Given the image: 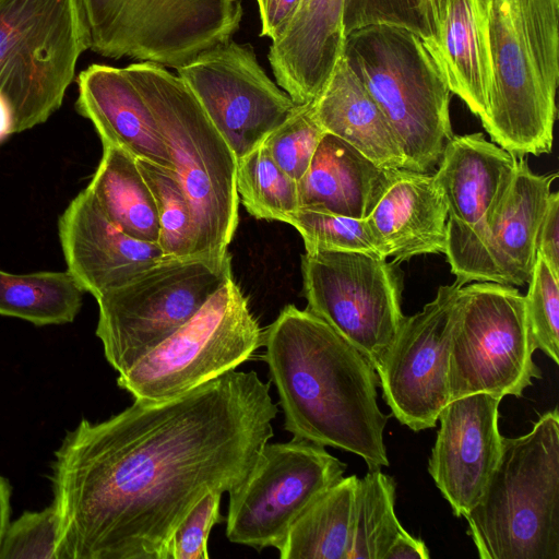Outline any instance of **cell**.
<instances>
[{
	"label": "cell",
	"mask_w": 559,
	"mask_h": 559,
	"mask_svg": "<svg viewBox=\"0 0 559 559\" xmlns=\"http://www.w3.org/2000/svg\"><path fill=\"white\" fill-rule=\"evenodd\" d=\"M525 297L512 285L460 288L449 359L450 401L475 393L520 397L542 371L533 359Z\"/></svg>",
	"instance_id": "obj_10"
},
{
	"label": "cell",
	"mask_w": 559,
	"mask_h": 559,
	"mask_svg": "<svg viewBox=\"0 0 559 559\" xmlns=\"http://www.w3.org/2000/svg\"><path fill=\"white\" fill-rule=\"evenodd\" d=\"M372 25L405 28L421 40L428 36L421 0H344L343 32Z\"/></svg>",
	"instance_id": "obj_36"
},
{
	"label": "cell",
	"mask_w": 559,
	"mask_h": 559,
	"mask_svg": "<svg viewBox=\"0 0 559 559\" xmlns=\"http://www.w3.org/2000/svg\"><path fill=\"white\" fill-rule=\"evenodd\" d=\"M358 477H342L319 495L277 548L282 559H348Z\"/></svg>",
	"instance_id": "obj_27"
},
{
	"label": "cell",
	"mask_w": 559,
	"mask_h": 559,
	"mask_svg": "<svg viewBox=\"0 0 559 559\" xmlns=\"http://www.w3.org/2000/svg\"><path fill=\"white\" fill-rule=\"evenodd\" d=\"M391 170L379 167L344 140L324 133L297 182L299 206L364 219L384 191Z\"/></svg>",
	"instance_id": "obj_24"
},
{
	"label": "cell",
	"mask_w": 559,
	"mask_h": 559,
	"mask_svg": "<svg viewBox=\"0 0 559 559\" xmlns=\"http://www.w3.org/2000/svg\"><path fill=\"white\" fill-rule=\"evenodd\" d=\"M84 50L178 69L233 39L241 0H71Z\"/></svg>",
	"instance_id": "obj_7"
},
{
	"label": "cell",
	"mask_w": 559,
	"mask_h": 559,
	"mask_svg": "<svg viewBox=\"0 0 559 559\" xmlns=\"http://www.w3.org/2000/svg\"><path fill=\"white\" fill-rule=\"evenodd\" d=\"M14 133V120L11 107L0 93V144Z\"/></svg>",
	"instance_id": "obj_42"
},
{
	"label": "cell",
	"mask_w": 559,
	"mask_h": 559,
	"mask_svg": "<svg viewBox=\"0 0 559 559\" xmlns=\"http://www.w3.org/2000/svg\"><path fill=\"white\" fill-rule=\"evenodd\" d=\"M276 415L255 371L230 370L165 402L82 419L50 468L60 559H164L198 501L247 479Z\"/></svg>",
	"instance_id": "obj_1"
},
{
	"label": "cell",
	"mask_w": 559,
	"mask_h": 559,
	"mask_svg": "<svg viewBox=\"0 0 559 559\" xmlns=\"http://www.w3.org/2000/svg\"><path fill=\"white\" fill-rule=\"evenodd\" d=\"M481 559H559V414L502 437L498 463L464 515Z\"/></svg>",
	"instance_id": "obj_5"
},
{
	"label": "cell",
	"mask_w": 559,
	"mask_h": 559,
	"mask_svg": "<svg viewBox=\"0 0 559 559\" xmlns=\"http://www.w3.org/2000/svg\"><path fill=\"white\" fill-rule=\"evenodd\" d=\"M262 344L263 332L233 277L190 320L118 373L117 384L136 401L165 402L235 370Z\"/></svg>",
	"instance_id": "obj_9"
},
{
	"label": "cell",
	"mask_w": 559,
	"mask_h": 559,
	"mask_svg": "<svg viewBox=\"0 0 559 559\" xmlns=\"http://www.w3.org/2000/svg\"><path fill=\"white\" fill-rule=\"evenodd\" d=\"M156 204L158 246L165 258L191 257L192 218L189 202L171 169L135 159Z\"/></svg>",
	"instance_id": "obj_32"
},
{
	"label": "cell",
	"mask_w": 559,
	"mask_h": 559,
	"mask_svg": "<svg viewBox=\"0 0 559 559\" xmlns=\"http://www.w3.org/2000/svg\"><path fill=\"white\" fill-rule=\"evenodd\" d=\"M405 528L395 514V481L381 469L358 478L348 559H384Z\"/></svg>",
	"instance_id": "obj_29"
},
{
	"label": "cell",
	"mask_w": 559,
	"mask_h": 559,
	"mask_svg": "<svg viewBox=\"0 0 559 559\" xmlns=\"http://www.w3.org/2000/svg\"><path fill=\"white\" fill-rule=\"evenodd\" d=\"M314 109L325 133L349 143L381 168H404V154L386 118L343 56L314 99Z\"/></svg>",
	"instance_id": "obj_25"
},
{
	"label": "cell",
	"mask_w": 559,
	"mask_h": 559,
	"mask_svg": "<svg viewBox=\"0 0 559 559\" xmlns=\"http://www.w3.org/2000/svg\"><path fill=\"white\" fill-rule=\"evenodd\" d=\"M86 189L123 233L142 241H158L155 200L133 156L103 145L102 158Z\"/></svg>",
	"instance_id": "obj_26"
},
{
	"label": "cell",
	"mask_w": 559,
	"mask_h": 559,
	"mask_svg": "<svg viewBox=\"0 0 559 559\" xmlns=\"http://www.w3.org/2000/svg\"><path fill=\"white\" fill-rule=\"evenodd\" d=\"M239 201L258 219L280 221L299 207L297 181L273 160L262 143L237 160Z\"/></svg>",
	"instance_id": "obj_30"
},
{
	"label": "cell",
	"mask_w": 559,
	"mask_h": 559,
	"mask_svg": "<svg viewBox=\"0 0 559 559\" xmlns=\"http://www.w3.org/2000/svg\"><path fill=\"white\" fill-rule=\"evenodd\" d=\"M84 51L71 0H0V93L14 133L61 107Z\"/></svg>",
	"instance_id": "obj_11"
},
{
	"label": "cell",
	"mask_w": 559,
	"mask_h": 559,
	"mask_svg": "<svg viewBox=\"0 0 559 559\" xmlns=\"http://www.w3.org/2000/svg\"><path fill=\"white\" fill-rule=\"evenodd\" d=\"M557 176L536 175L519 157L507 194L486 219L475 228L447 234L444 253L455 285L528 284L537 259L538 228Z\"/></svg>",
	"instance_id": "obj_15"
},
{
	"label": "cell",
	"mask_w": 559,
	"mask_h": 559,
	"mask_svg": "<svg viewBox=\"0 0 559 559\" xmlns=\"http://www.w3.org/2000/svg\"><path fill=\"white\" fill-rule=\"evenodd\" d=\"M264 361L294 437L360 456L369 471L389 466L388 416L370 361L324 320L287 305L263 332Z\"/></svg>",
	"instance_id": "obj_2"
},
{
	"label": "cell",
	"mask_w": 559,
	"mask_h": 559,
	"mask_svg": "<svg viewBox=\"0 0 559 559\" xmlns=\"http://www.w3.org/2000/svg\"><path fill=\"white\" fill-rule=\"evenodd\" d=\"M300 0H257L261 21V37L271 40L285 29Z\"/></svg>",
	"instance_id": "obj_39"
},
{
	"label": "cell",
	"mask_w": 559,
	"mask_h": 559,
	"mask_svg": "<svg viewBox=\"0 0 559 559\" xmlns=\"http://www.w3.org/2000/svg\"><path fill=\"white\" fill-rule=\"evenodd\" d=\"M366 221L393 262L445 251L448 210L431 174L392 169Z\"/></svg>",
	"instance_id": "obj_23"
},
{
	"label": "cell",
	"mask_w": 559,
	"mask_h": 559,
	"mask_svg": "<svg viewBox=\"0 0 559 559\" xmlns=\"http://www.w3.org/2000/svg\"><path fill=\"white\" fill-rule=\"evenodd\" d=\"M343 57L386 118L404 169L428 173L452 139L445 79L411 31L372 25L345 38Z\"/></svg>",
	"instance_id": "obj_6"
},
{
	"label": "cell",
	"mask_w": 559,
	"mask_h": 559,
	"mask_svg": "<svg viewBox=\"0 0 559 559\" xmlns=\"http://www.w3.org/2000/svg\"><path fill=\"white\" fill-rule=\"evenodd\" d=\"M233 278L231 258H164L96 297V336L121 373L190 320Z\"/></svg>",
	"instance_id": "obj_8"
},
{
	"label": "cell",
	"mask_w": 559,
	"mask_h": 559,
	"mask_svg": "<svg viewBox=\"0 0 559 559\" xmlns=\"http://www.w3.org/2000/svg\"><path fill=\"white\" fill-rule=\"evenodd\" d=\"M60 519L51 503L39 511H25L11 522L0 559H60Z\"/></svg>",
	"instance_id": "obj_35"
},
{
	"label": "cell",
	"mask_w": 559,
	"mask_h": 559,
	"mask_svg": "<svg viewBox=\"0 0 559 559\" xmlns=\"http://www.w3.org/2000/svg\"><path fill=\"white\" fill-rule=\"evenodd\" d=\"M324 133L313 100L298 104L263 144L280 168L298 182L307 171Z\"/></svg>",
	"instance_id": "obj_33"
},
{
	"label": "cell",
	"mask_w": 559,
	"mask_h": 559,
	"mask_svg": "<svg viewBox=\"0 0 559 559\" xmlns=\"http://www.w3.org/2000/svg\"><path fill=\"white\" fill-rule=\"evenodd\" d=\"M223 492L205 495L185 515L170 535L164 559H207V539L212 527L226 519L221 515Z\"/></svg>",
	"instance_id": "obj_37"
},
{
	"label": "cell",
	"mask_w": 559,
	"mask_h": 559,
	"mask_svg": "<svg viewBox=\"0 0 559 559\" xmlns=\"http://www.w3.org/2000/svg\"><path fill=\"white\" fill-rule=\"evenodd\" d=\"M58 236L67 271L94 298L165 258L157 242L133 238L110 222L86 188L59 216Z\"/></svg>",
	"instance_id": "obj_18"
},
{
	"label": "cell",
	"mask_w": 559,
	"mask_h": 559,
	"mask_svg": "<svg viewBox=\"0 0 559 559\" xmlns=\"http://www.w3.org/2000/svg\"><path fill=\"white\" fill-rule=\"evenodd\" d=\"M237 160L260 146L296 109L250 44L229 40L177 69Z\"/></svg>",
	"instance_id": "obj_14"
},
{
	"label": "cell",
	"mask_w": 559,
	"mask_h": 559,
	"mask_svg": "<svg viewBox=\"0 0 559 559\" xmlns=\"http://www.w3.org/2000/svg\"><path fill=\"white\" fill-rule=\"evenodd\" d=\"M11 495L12 488L9 480L0 475V550L11 523Z\"/></svg>",
	"instance_id": "obj_41"
},
{
	"label": "cell",
	"mask_w": 559,
	"mask_h": 559,
	"mask_svg": "<svg viewBox=\"0 0 559 559\" xmlns=\"http://www.w3.org/2000/svg\"><path fill=\"white\" fill-rule=\"evenodd\" d=\"M301 272L306 309L332 326L376 369L405 317L393 263L362 252H306Z\"/></svg>",
	"instance_id": "obj_12"
},
{
	"label": "cell",
	"mask_w": 559,
	"mask_h": 559,
	"mask_svg": "<svg viewBox=\"0 0 559 559\" xmlns=\"http://www.w3.org/2000/svg\"><path fill=\"white\" fill-rule=\"evenodd\" d=\"M491 87L481 120L522 157L551 152L559 81V0H483Z\"/></svg>",
	"instance_id": "obj_3"
},
{
	"label": "cell",
	"mask_w": 559,
	"mask_h": 559,
	"mask_svg": "<svg viewBox=\"0 0 559 559\" xmlns=\"http://www.w3.org/2000/svg\"><path fill=\"white\" fill-rule=\"evenodd\" d=\"M424 46L447 81L480 120L491 87V59L483 0H421Z\"/></svg>",
	"instance_id": "obj_19"
},
{
	"label": "cell",
	"mask_w": 559,
	"mask_h": 559,
	"mask_svg": "<svg viewBox=\"0 0 559 559\" xmlns=\"http://www.w3.org/2000/svg\"><path fill=\"white\" fill-rule=\"evenodd\" d=\"M345 469L325 447L302 438L265 443L247 479L228 492L227 538L277 549L298 516Z\"/></svg>",
	"instance_id": "obj_13"
},
{
	"label": "cell",
	"mask_w": 559,
	"mask_h": 559,
	"mask_svg": "<svg viewBox=\"0 0 559 559\" xmlns=\"http://www.w3.org/2000/svg\"><path fill=\"white\" fill-rule=\"evenodd\" d=\"M285 223L300 234L306 252L352 251L386 258L366 218H352L323 210L299 206Z\"/></svg>",
	"instance_id": "obj_31"
},
{
	"label": "cell",
	"mask_w": 559,
	"mask_h": 559,
	"mask_svg": "<svg viewBox=\"0 0 559 559\" xmlns=\"http://www.w3.org/2000/svg\"><path fill=\"white\" fill-rule=\"evenodd\" d=\"M75 109L94 126L103 145L171 169L157 122L123 68L93 63L76 78Z\"/></svg>",
	"instance_id": "obj_21"
},
{
	"label": "cell",
	"mask_w": 559,
	"mask_h": 559,
	"mask_svg": "<svg viewBox=\"0 0 559 559\" xmlns=\"http://www.w3.org/2000/svg\"><path fill=\"white\" fill-rule=\"evenodd\" d=\"M343 8L344 0H300L285 29L271 40L273 75L296 104L320 95L343 56Z\"/></svg>",
	"instance_id": "obj_20"
},
{
	"label": "cell",
	"mask_w": 559,
	"mask_h": 559,
	"mask_svg": "<svg viewBox=\"0 0 559 559\" xmlns=\"http://www.w3.org/2000/svg\"><path fill=\"white\" fill-rule=\"evenodd\" d=\"M501 400L469 394L450 401L439 414L428 472L457 518L478 501L500 457Z\"/></svg>",
	"instance_id": "obj_17"
},
{
	"label": "cell",
	"mask_w": 559,
	"mask_h": 559,
	"mask_svg": "<svg viewBox=\"0 0 559 559\" xmlns=\"http://www.w3.org/2000/svg\"><path fill=\"white\" fill-rule=\"evenodd\" d=\"M525 297L526 314L536 349L559 364V275L537 255Z\"/></svg>",
	"instance_id": "obj_34"
},
{
	"label": "cell",
	"mask_w": 559,
	"mask_h": 559,
	"mask_svg": "<svg viewBox=\"0 0 559 559\" xmlns=\"http://www.w3.org/2000/svg\"><path fill=\"white\" fill-rule=\"evenodd\" d=\"M461 286L443 285L421 311L404 317L376 371L392 415L413 431L433 428L449 397V359Z\"/></svg>",
	"instance_id": "obj_16"
},
{
	"label": "cell",
	"mask_w": 559,
	"mask_h": 559,
	"mask_svg": "<svg viewBox=\"0 0 559 559\" xmlns=\"http://www.w3.org/2000/svg\"><path fill=\"white\" fill-rule=\"evenodd\" d=\"M123 71L150 107L189 202L191 257L227 253L239 221L234 152L178 74L147 61Z\"/></svg>",
	"instance_id": "obj_4"
},
{
	"label": "cell",
	"mask_w": 559,
	"mask_h": 559,
	"mask_svg": "<svg viewBox=\"0 0 559 559\" xmlns=\"http://www.w3.org/2000/svg\"><path fill=\"white\" fill-rule=\"evenodd\" d=\"M537 255L559 275V193L550 192L536 239Z\"/></svg>",
	"instance_id": "obj_38"
},
{
	"label": "cell",
	"mask_w": 559,
	"mask_h": 559,
	"mask_svg": "<svg viewBox=\"0 0 559 559\" xmlns=\"http://www.w3.org/2000/svg\"><path fill=\"white\" fill-rule=\"evenodd\" d=\"M83 294L67 270L28 274L0 270V314L37 326L72 322L82 308Z\"/></svg>",
	"instance_id": "obj_28"
},
{
	"label": "cell",
	"mask_w": 559,
	"mask_h": 559,
	"mask_svg": "<svg viewBox=\"0 0 559 559\" xmlns=\"http://www.w3.org/2000/svg\"><path fill=\"white\" fill-rule=\"evenodd\" d=\"M519 157L480 132L453 135L433 174L448 210L447 234L475 228L507 194Z\"/></svg>",
	"instance_id": "obj_22"
},
{
	"label": "cell",
	"mask_w": 559,
	"mask_h": 559,
	"mask_svg": "<svg viewBox=\"0 0 559 559\" xmlns=\"http://www.w3.org/2000/svg\"><path fill=\"white\" fill-rule=\"evenodd\" d=\"M425 543L404 531L389 547L384 559H429Z\"/></svg>",
	"instance_id": "obj_40"
}]
</instances>
